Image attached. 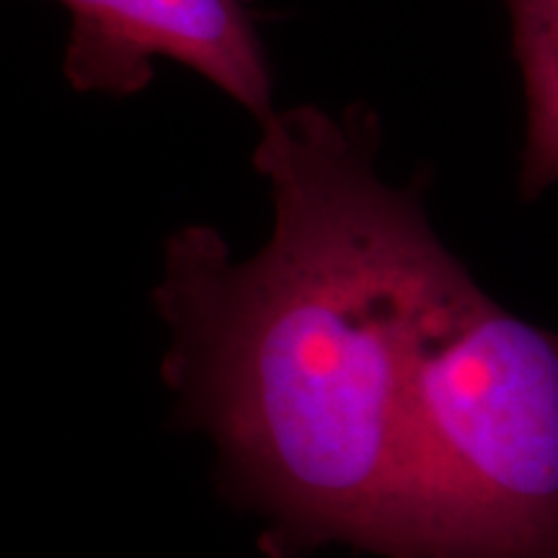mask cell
<instances>
[{
    "label": "cell",
    "instance_id": "obj_1",
    "mask_svg": "<svg viewBox=\"0 0 558 558\" xmlns=\"http://www.w3.org/2000/svg\"><path fill=\"white\" fill-rule=\"evenodd\" d=\"M375 153L367 109L275 111L254 153L275 199L267 246L235 264L207 226L166 246L163 375L277 558L326 543L388 556L411 373L488 300Z\"/></svg>",
    "mask_w": 558,
    "mask_h": 558
},
{
    "label": "cell",
    "instance_id": "obj_2",
    "mask_svg": "<svg viewBox=\"0 0 558 558\" xmlns=\"http://www.w3.org/2000/svg\"><path fill=\"white\" fill-rule=\"evenodd\" d=\"M386 558H558V331L488 298L429 341Z\"/></svg>",
    "mask_w": 558,
    "mask_h": 558
},
{
    "label": "cell",
    "instance_id": "obj_3",
    "mask_svg": "<svg viewBox=\"0 0 558 558\" xmlns=\"http://www.w3.org/2000/svg\"><path fill=\"white\" fill-rule=\"evenodd\" d=\"M70 11L65 75L78 90L137 94L153 60L184 62L264 122L271 73L243 0H60Z\"/></svg>",
    "mask_w": 558,
    "mask_h": 558
},
{
    "label": "cell",
    "instance_id": "obj_4",
    "mask_svg": "<svg viewBox=\"0 0 558 558\" xmlns=\"http://www.w3.org/2000/svg\"><path fill=\"white\" fill-rule=\"evenodd\" d=\"M509 21L527 99L520 181L527 197H538L558 184V19L512 16Z\"/></svg>",
    "mask_w": 558,
    "mask_h": 558
},
{
    "label": "cell",
    "instance_id": "obj_5",
    "mask_svg": "<svg viewBox=\"0 0 558 558\" xmlns=\"http://www.w3.org/2000/svg\"><path fill=\"white\" fill-rule=\"evenodd\" d=\"M512 16H541L558 19V0H505Z\"/></svg>",
    "mask_w": 558,
    "mask_h": 558
}]
</instances>
